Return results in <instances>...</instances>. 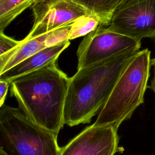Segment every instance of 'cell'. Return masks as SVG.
<instances>
[{"label": "cell", "mask_w": 155, "mask_h": 155, "mask_svg": "<svg viewBox=\"0 0 155 155\" xmlns=\"http://www.w3.org/2000/svg\"><path fill=\"white\" fill-rule=\"evenodd\" d=\"M50 32L38 36H32L28 33L15 47L1 54L0 56V77L28 57L46 48L45 41Z\"/></svg>", "instance_id": "10"}, {"label": "cell", "mask_w": 155, "mask_h": 155, "mask_svg": "<svg viewBox=\"0 0 155 155\" xmlns=\"http://www.w3.org/2000/svg\"><path fill=\"white\" fill-rule=\"evenodd\" d=\"M140 41L114 32L107 26L99 24L84 36L79 45L76 52L77 70L124 51L140 50Z\"/></svg>", "instance_id": "5"}, {"label": "cell", "mask_w": 155, "mask_h": 155, "mask_svg": "<svg viewBox=\"0 0 155 155\" xmlns=\"http://www.w3.org/2000/svg\"><path fill=\"white\" fill-rule=\"evenodd\" d=\"M151 51L139 50L126 66L107 101L97 113L96 126L118 130L143 103L151 68Z\"/></svg>", "instance_id": "3"}, {"label": "cell", "mask_w": 155, "mask_h": 155, "mask_svg": "<svg viewBox=\"0 0 155 155\" xmlns=\"http://www.w3.org/2000/svg\"><path fill=\"white\" fill-rule=\"evenodd\" d=\"M71 24L59 27L51 31L45 39V47H52L68 41Z\"/></svg>", "instance_id": "14"}, {"label": "cell", "mask_w": 155, "mask_h": 155, "mask_svg": "<svg viewBox=\"0 0 155 155\" xmlns=\"http://www.w3.org/2000/svg\"><path fill=\"white\" fill-rule=\"evenodd\" d=\"M36 0H0V31L25 9L31 7Z\"/></svg>", "instance_id": "12"}, {"label": "cell", "mask_w": 155, "mask_h": 155, "mask_svg": "<svg viewBox=\"0 0 155 155\" xmlns=\"http://www.w3.org/2000/svg\"><path fill=\"white\" fill-rule=\"evenodd\" d=\"M0 155H7L5 153H4L1 149H0Z\"/></svg>", "instance_id": "19"}, {"label": "cell", "mask_w": 155, "mask_h": 155, "mask_svg": "<svg viewBox=\"0 0 155 155\" xmlns=\"http://www.w3.org/2000/svg\"><path fill=\"white\" fill-rule=\"evenodd\" d=\"M57 137L19 108H0V149L7 155H59Z\"/></svg>", "instance_id": "4"}, {"label": "cell", "mask_w": 155, "mask_h": 155, "mask_svg": "<svg viewBox=\"0 0 155 155\" xmlns=\"http://www.w3.org/2000/svg\"><path fill=\"white\" fill-rule=\"evenodd\" d=\"M70 44V41L68 40L58 45L40 50L3 74L0 77V80L10 83L18 77L35 71L52 61H57L61 53Z\"/></svg>", "instance_id": "9"}, {"label": "cell", "mask_w": 155, "mask_h": 155, "mask_svg": "<svg viewBox=\"0 0 155 155\" xmlns=\"http://www.w3.org/2000/svg\"><path fill=\"white\" fill-rule=\"evenodd\" d=\"M107 28L139 41L155 39V0H128L114 12Z\"/></svg>", "instance_id": "6"}, {"label": "cell", "mask_w": 155, "mask_h": 155, "mask_svg": "<svg viewBox=\"0 0 155 155\" xmlns=\"http://www.w3.org/2000/svg\"><path fill=\"white\" fill-rule=\"evenodd\" d=\"M31 8L34 23L29 34L32 36L48 33L90 14L71 0H36Z\"/></svg>", "instance_id": "7"}, {"label": "cell", "mask_w": 155, "mask_h": 155, "mask_svg": "<svg viewBox=\"0 0 155 155\" xmlns=\"http://www.w3.org/2000/svg\"><path fill=\"white\" fill-rule=\"evenodd\" d=\"M19 42L20 41L7 36L4 31H0V56L15 47Z\"/></svg>", "instance_id": "15"}, {"label": "cell", "mask_w": 155, "mask_h": 155, "mask_svg": "<svg viewBox=\"0 0 155 155\" xmlns=\"http://www.w3.org/2000/svg\"><path fill=\"white\" fill-rule=\"evenodd\" d=\"M68 82L69 78L54 61L13 80L10 84V95L30 119L58 136L64 125Z\"/></svg>", "instance_id": "1"}, {"label": "cell", "mask_w": 155, "mask_h": 155, "mask_svg": "<svg viewBox=\"0 0 155 155\" xmlns=\"http://www.w3.org/2000/svg\"><path fill=\"white\" fill-rule=\"evenodd\" d=\"M10 82L4 80H0V108L4 105V101L6 98Z\"/></svg>", "instance_id": "16"}, {"label": "cell", "mask_w": 155, "mask_h": 155, "mask_svg": "<svg viewBox=\"0 0 155 155\" xmlns=\"http://www.w3.org/2000/svg\"><path fill=\"white\" fill-rule=\"evenodd\" d=\"M151 67H153V76L151 81V84L148 88H150L155 94V58L151 59Z\"/></svg>", "instance_id": "17"}, {"label": "cell", "mask_w": 155, "mask_h": 155, "mask_svg": "<svg viewBox=\"0 0 155 155\" xmlns=\"http://www.w3.org/2000/svg\"><path fill=\"white\" fill-rule=\"evenodd\" d=\"M128 0H117V5H116V10L119 8L121 5H122L126 1H127ZM115 10V11H116Z\"/></svg>", "instance_id": "18"}, {"label": "cell", "mask_w": 155, "mask_h": 155, "mask_svg": "<svg viewBox=\"0 0 155 155\" xmlns=\"http://www.w3.org/2000/svg\"><path fill=\"white\" fill-rule=\"evenodd\" d=\"M99 24V21L93 15L88 14L79 17L71 24L68 40L85 36L94 30Z\"/></svg>", "instance_id": "13"}, {"label": "cell", "mask_w": 155, "mask_h": 155, "mask_svg": "<svg viewBox=\"0 0 155 155\" xmlns=\"http://www.w3.org/2000/svg\"><path fill=\"white\" fill-rule=\"evenodd\" d=\"M139 50L124 51L78 70L69 78L64 123H90L107 101L121 73Z\"/></svg>", "instance_id": "2"}, {"label": "cell", "mask_w": 155, "mask_h": 155, "mask_svg": "<svg viewBox=\"0 0 155 155\" xmlns=\"http://www.w3.org/2000/svg\"><path fill=\"white\" fill-rule=\"evenodd\" d=\"M94 15L99 24L108 26L116 10L117 0H71Z\"/></svg>", "instance_id": "11"}, {"label": "cell", "mask_w": 155, "mask_h": 155, "mask_svg": "<svg viewBox=\"0 0 155 155\" xmlns=\"http://www.w3.org/2000/svg\"><path fill=\"white\" fill-rule=\"evenodd\" d=\"M118 143L117 130L92 124L61 147L59 155H114Z\"/></svg>", "instance_id": "8"}]
</instances>
